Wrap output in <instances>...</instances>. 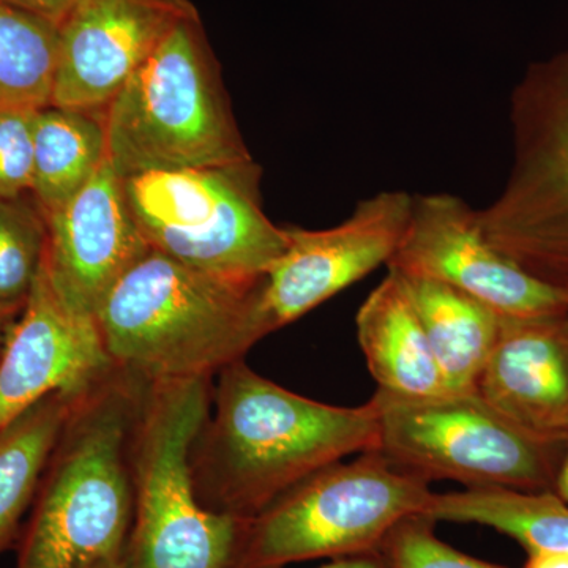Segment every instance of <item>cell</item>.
<instances>
[{"label":"cell","mask_w":568,"mask_h":568,"mask_svg":"<svg viewBox=\"0 0 568 568\" xmlns=\"http://www.w3.org/2000/svg\"><path fill=\"white\" fill-rule=\"evenodd\" d=\"M108 160L121 179L222 166L253 156L231 112L200 13L171 31L104 110Z\"/></svg>","instance_id":"5b68a950"},{"label":"cell","mask_w":568,"mask_h":568,"mask_svg":"<svg viewBox=\"0 0 568 568\" xmlns=\"http://www.w3.org/2000/svg\"><path fill=\"white\" fill-rule=\"evenodd\" d=\"M436 521L413 515L392 529L379 551L387 568H507L458 551L435 532Z\"/></svg>","instance_id":"603a6c76"},{"label":"cell","mask_w":568,"mask_h":568,"mask_svg":"<svg viewBox=\"0 0 568 568\" xmlns=\"http://www.w3.org/2000/svg\"><path fill=\"white\" fill-rule=\"evenodd\" d=\"M424 515L436 523L487 526L514 538L528 552H568V504L552 491L466 488L433 493Z\"/></svg>","instance_id":"ffe728a7"},{"label":"cell","mask_w":568,"mask_h":568,"mask_svg":"<svg viewBox=\"0 0 568 568\" xmlns=\"http://www.w3.org/2000/svg\"><path fill=\"white\" fill-rule=\"evenodd\" d=\"M213 379L144 388L130 446L133 517L122 568H234L244 521L201 506L190 466Z\"/></svg>","instance_id":"277c9868"},{"label":"cell","mask_w":568,"mask_h":568,"mask_svg":"<svg viewBox=\"0 0 568 568\" xmlns=\"http://www.w3.org/2000/svg\"><path fill=\"white\" fill-rule=\"evenodd\" d=\"M387 267L457 287L508 320L568 313V294L489 244L478 211L455 194L413 196L409 222Z\"/></svg>","instance_id":"30bf717a"},{"label":"cell","mask_w":568,"mask_h":568,"mask_svg":"<svg viewBox=\"0 0 568 568\" xmlns=\"http://www.w3.org/2000/svg\"><path fill=\"white\" fill-rule=\"evenodd\" d=\"M476 394L541 439H568V313L504 321Z\"/></svg>","instance_id":"9a60e30c"},{"label":"cell","mask_w":568,"mask_h":568,"mask_svg":"<svg viewBox=\"0 0 568 568\" xmlns=\"http://www.w3.org/2000/svg\"><path fill=\"white\" fill-rule=\"evenodd\" d=\"M106 160L104 112L54 104L37 110L31 196L44 219L77 196Z\"/></svg>","instance_id":"ac0fdd59"},{"label":"cell","mask_w":568,"mask_h":568,"mask_svg":"<svg viewBox=\"0 0 568 568\" xmlns=\"http://www.w3.org/2000/svg\"><path fill=\"white\" fill-rule=\"evenodd\" d=\"M396 275L420 316L448 394L476 392L506 317L446 283Z\"/></svg>","instance_id":"e0dca14e"},{"label":"cell","mask_w":568,"mask_h":568,"mask_svg":"<svg viewBox=\"0 0 568 568\" xmlns=\"http://www.w3.org/2000/svg\"><path fill=\"white\" fill-rule=\"evenodd\" d=\"M47 219L31 194L0 200V308L20 315L47 252Z\"/></svg>","instance_id":"7402d4cb"},{"label":"cell","mask_w":568,"mask_h":568,"mask_svg":"<svg viewBox=\"0 0 568 568\" xmlns=\"http://www.w3.org/2000/svg\"><path fill=\"white\" fill-rule=\"evenodd\" d=\"M317 568H387L381 551L366 555L349 556V558L332 559V562Z\"/></svg>","instance_id":"484cf974"},{"label":"cell","mask_w":568,"mask_h":568,"mask_svg":"<svg viewBox=\"0 0 568 568\" xmlns=\"http://www.w3.org/2000/svg\"><path fill=\"white\" fill-rule=\"evenodd\" d=\"M95 386V384H93ZM82 392H54L0 432V555L20 532Z\"/></svg>","instance_id":"d6986e66"},{"label":"cell","mask_w":568,"mask_h":568,"mask_svg":"<svg viewBox=\"0 0 568 568\" xmlns=\"http://www.w3.org/2000/svg\"><path fill=\"white\" fill-rule=\"evenodd\" d=\"M114 366L95 320L71 312L43 264L0 353V432L54 392H82Z\"/></svg>","instance_id":"5bb4252c"},{"label":"cell","mask_w":568,"mask_h":568,"mask_svg":"<svg viewBox=\"0 0 568 568\" xmlns=\"http://www.w3.org/2000/svg\"><path fill=\"white\" fill-rule=\"evenodd\" d=\"M261 168L149 171L122 179L145 244L186 267L237 283H257L287 246L286 227L265 215Z\"/></svg>","instance_id":"8992f818"},{"label":"cell","mask_w":568,"mask_h":568,"mask_svg":"<svg viewBox=\"0 0 568 568\" xmlns=\"http://www.w3.org/2000/svg\"><path fill=\"white\" fill-rule=\"evenodd\" d=\"M145 386L112 368L78 399L41 477L17 568H93L122 555L133 517L130 446Z\"/></svg>","instance_id":"3957f363"},{"label":"cell","mask_w":568,"mask_h":568,"mask_svg":"<svg viewBox=\"0 0 568 568\" xmlns=\"http://www.w3.org/2000/svg\"><path fill=\"white\" fill-rule=\"evenodd\" d=\"M376 452L417 480L552 491L566 443L519 428L476 392L410 398L376 390Z\"/></svg>","instance_id":"ba28073f"},{"label":"cell","mask_w":568,"mask_h":568,"mask_svg":"<svg viewBox=\"0 0 568 568\" xmlns=\"http://www.w3.org/2000/svg\"><path fill=\"white\" fill-rule=\"evenodd\" d=\"M514 160L484 211L489 244L568 294V50L529 65L510 102Z\"/></svg>","instance_id":"9c48e42d"},{"label":"cell","mask_w":568,"mask_h":568,"mask_svg":"<svg viewBox=\"0 0 568 568\" xmlns=\"http://www.w3.org/2000/svg\"><path fill=\"white\" fill-rule=\"evenodd\" d=\"M261 282L219 278L151 248L97 312L104 353L114 368L145 384L213 379L265 338L256 306Z\"/></svg>","instance_id":"7a4b0ae2"},{"label":"cell","mask_w":568,"mask_h":568,"mask_svg":"<svg viewBox=\"0 0 568 568\" xmlns=\"http://www.w3.org/2000/svg\"><path fill=\"white\" fill-rule=\"evenodd\" d=\"M355 327L377 390L410 398L448 394L420 316L395 272L365 298Z\"/></svg>","instance_id":"2e32d148"},{"label":"cell","mask_w":568,"mask_h":568,"mask_svg":"<svg viewBox=\"0 0 568 568\" xmlns=\"http://www.w3.org/2000/svg\"><path fill=\"white\" fill-rule=\"evenodd\" d=\"M78 0H0L3 6L28 11L37 17L47 18L55 24H61Z\"/></svg>","instance_id":"d4e9b609"},{"label":"cell","mask_w":568,"mask_h":568,"mask_svg":"<svg viewBox=\"0 0 568 568\" xmlns=\"http://www.w3.org/2000/svg\"><path fill=\"white\" fill-rule=\"evenodd\" d=\"M190 0H78L59 24L54 106L104 112L171 31Z\"/></svg>","instance_id":"7c38bea8"},{"label":"cell","mask_w":568,"mask_h":568,"mask_svg":"<svg viewBox=\"0 0 568 568\" xmlns=\"http://www.w3.org/2000/svg\"><path fill=\"white\" fill-rule=\"evenodd\" d=\"M413 196L387 190L355 205L328 230L286 227L287 246L257 290L264 335L301 320L328 298L388 263L409 222Z\"/></svg>","instance_id":"8fae6325"},{"label":"cell","mask_w":568,"mask_h":568,"mask_svg":"<svg viewBox=\"0 0 568 568\" xmlns=\"http://www.w3.org/2000/svg\"><path fill=\"white\" fill-rule=\"evenodd\" d=\"M93 568H122V555L112 556V558L103 560L102 564Z\"/></svg>","instance_id":"f546056e"},{"label":"cell","mask_w":568,"mask_h":568,"mask_svg":"<svg viewBox=\"0 0 568 568\" xmlns=\"http://www.w3.org/2000/svg\"><path fill=\"white\" fill-rule=\"evenodd\" d=\"M552 493L560 497L564 503L568 504V439L566 443V450H564L562 459H560L558 476H556L555 488H552Z\"/></svg>","instance_id":"83f0119b"},{"label":"cell","mask_w":568,"mask_h":568,"mask_svg":"<svg viewBox=\"0 0 568 568\" xmlns=\"http://www.w3.org/2000/svg\"><path fill=\"white\" fill-rule=\"evenodd\" d=\"M59 24L0 3V111L50 106Z\"/></svg>","instance_id":"44dd1931"},{"label":"cell","mask_w":568,"mask_h":568,"mask_svg":"<svg viewBox=\"0 0 568 568\" xmlns=\"http://www.w3.org/2000/svg\"><path fill=\"white\" fill-rule=\"evenodd\" d=\"M429 485L379 452H364L301 481L242 526L234 568H283L379 551L398 523L424 515Z\"/></svg>","instance_id":"52a82bcc"},{"label":"cell","mask_w":568,"mask_h":568,"mask_svg":"<svg viewBox=\"0 0 568 568\" xmlns=\"http://www.w3.org/2000/svg\"><path fill=\"white\" fill-rule=\"evenodd\" d=\"M525 568H568V552L532 551Z\"/></svg>","instance_id":"4316f807"},{"label":"cell","mask_w":568,"mask_h":568,"mask_svg":"<svg viewBox=\"0 0 568 568\" xmlns=\"http://www.w3.org/2000/svg\"><path fill=\"white\" fill-rule=\"evenodd\" d=\"M18 316L20 315H13V313L6 312V310L0 308V353H2L3 346H6L11 327H13L14 321H17Z\"/></svg>","instance_id":"f1b7e54d"},{"label":"cell","mask_w":568,"mask_h":568,"mask_svg":"<svg viewBox=\"0 0 568 568\" xmlns=\"http://www.w3.org/2000/svg\"><path fill=\"white\" fill-rule=\"evenodd\" d=\"M43 268L62 304L95 320L121 276L149 252L110 160L77 196L47 216Z\"/></svg>","instance_id":"4fadbf2b"},{"label":"cell","mask_w":568,"mask_h":568,"mask_svg":"<svg viewBox=\"0 0 568 568\" xmlns=\"http://www.w3.org/2000/svg\"><path fill=\"white\" fill-rule=\"evenodd\" d=\"M211 413L190 452L194 491L213 514L252 519L324 467L376 450L379 417L294 394L246 364L215 376Z\"/></svg>","instance_id":"6da1fadb"},{"label":"cell","mask_w":568,"mask_h":568,"mask_svg":"<svg viewBox=\"0 0 568 568\" xmlns=\"http://www.w3.org/2000/svg\"><path fill=\"white\" fill-rule=\"evenodd\" d=\"M36 112L0 111V200L31 194Z\"/></svg>","instance_id":"cb8c5ba5"}]
</instances>
